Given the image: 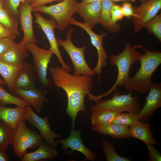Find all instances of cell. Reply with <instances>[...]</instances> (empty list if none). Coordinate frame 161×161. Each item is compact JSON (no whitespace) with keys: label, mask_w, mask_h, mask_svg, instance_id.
Returning <instances> with one entry per match:
<instances>
[{"label":"cell","mask_w":161,"mask_h":161,"mask_svg":"<svg viewBox=\"0 0 161 161\" xmlns=\"http://www.w3.org/2000/svg\"><path fill=\"white\" fill-rule=\"evenodd\" d=\"M129 130L131 137L140 140L146 145H159L153 137L149 122L138 121L134 125L129 126Z\"/></svg>","instance_id":"cell-22"},{"label":"cell","mask_w":161,"mask_h":161,"mask_svg":"<svg viewBox=\"0 0 161 161\" xmlns=\"http://www.w3.org/2000/svg\"><path fill=\"white\" fill-rule=\"evenodd\" d=\"M34 15L35 18L34 22L40 26L46 35L50 44V49L56 56L62 67L70 72L72 70V68L64 60L55 36L54 30L57 27L55 21L52 18L47 20L38 12H35Z\"/></svg>","instance_id":"cell-10"},{"label":"cell","mask_w":161,"mask_h":161,"mask_svg":"<svg viewBox=\"0 0 161 161\" xmlns=\"http://www.w3.org/2000/svg\"><path fill=\"white\" fill-rule=\"evenodd\" d=\"M62 0H32L30 2L31 7L33 8L45 5L46 4L56 1Z\"/></svg>","instance_id":"cell-39"},{"label":"cell","mask_w":161,"mask_h":161,"mask_svg":"<svg viewBox=\"0 0 161 161\" xmlns=\"http://www.w3.org/2000/svg\"><path fill=\"white\" fill-rule=\"evenodd\" d=\"M103 0H83L80 3L81 4L87 3L101 2Z\"/></svg>","instance_id":"cell-41"},{"label":"cell","mask_w":161,"mask_h":161,"mask_svg":"<svg viewBox=\"0 0 161 161\" xmlns=\"http://www.w3.org/2000/svg\"><path fill=\"white\" fill-rule=\"evenodd\" d=\"M133 8L134 16L131 18L134 32L137 33L141 30L145 23L157 15L161 8V0H148Z\"/></svg>","instance_id":"cell-11"},{"label":"cell","mask_w":161,"mask_h":161,"mask_svg":"<svg viewBox=\"0 0 161 161\" xmlns=\"http://www.w3.org/2000/svg\"><path fill=\"white\" fill-rule=\"evenodd\" d=\"M135 45L131 46L129 42H127L123 51L119 54H111L110 56V64L115 65L117 68L118 75L117 79L112 87L106 92L99 95H92L90 97V100L95 103L103 97L111 94L118 86H123L130 77L129 71L132 65L138 61L140 52L136 49Z\"/></svg>","instance_id":"cell-3"},{"label":"cell","mask_w":161,"mask_h":161,"mask_svg":"<svg viewBox=\"0 0 161 161\" xmlns=\"http://www.w3.org/2000/svg\"><path fill=\"white\" fill-rule=\"evenodd\" d=\"M16 36L7 30L0 23V38L9 37L14 39L16 38Z\"/></svg>","instance_id":"cell-38"},{"label":"cell","mask_w":161,"mask_h":161,"mask_svg":"<svg viewBox=\"0 0 161 161\" xmlns=\"http://www.w3.org/2000/svg\"><path fill=\"white\" fill-rule=\"evenodd\" d=\"M121 7L124 17L129 18L134 16L133 7L131 3L128 2H123Z\"/></svg>","instance_id":"cell-37"},{"label":"cell","mask_w":161,"mask_h":161,"mask_svg":"<svg viewBox=\"0 0 161 161\" xmlns=\"http://www.w3.org/2000/svg\"><path fill=\"white\" fill-rule=\"evenodd\" d=\"M25 46L33 58V65L36 72L39 88L47 92L53 85L52 80L47 77V73L48 65L53 54L50 49H42L32 43H27Z\"/></svg>","instance_id":"cell-4"},{"label":"cell","mask_w":161,"mask_h":161,"mask_svg":"<svg viewBox=\"0 0 161 161\" xmlns=\"http://www.w3.org/2000/svg\"><path fill=\"white\" fill-rule=\"evenodd\" d=\"M15 132L12 129L4 122L0 121V149L6 150L12 143Z\"/></svg>","instance_id":"cell-27"},{"label":"cell","mask_w":161,"mask_h":161,"mask_svg":"<svg viewBox=\"0 0 161 161\" xmlns=\"http://www.w3.org/2000/svg\"><path fill=\"white\" fill-rule=\"evenodd\" d=\"M139 113L129 112L127 113H119L113 123L126 126H133L139 120Z\"/></svg>","instance_id":"cell-31"},{"label":"cell","mask_w":161,"mask_h":161,"mask_svg":"<svg viewBox=\"0 0 161 161\" xmlns=\"http://www.w3.org/2000/svg\"><path fill=\"white\" fill-rule=\"evenodd\" d=\"M32 10L30 2L27 1L21 3L18 8V19L24 33L20 43L24 45L28 42L36 44L38 42L34 33Z\"/></svg>","instance_id":"cell-13"},{"label":"cell","mask_w":161,"mask_h":161,"mask_svg":"<svg viewBox=\"0 0 161 161\" xmlns=\"http://www.w3.org/2000/svg\"><path fill=\"white\" fill-rule=\"evenodd\" d=\"M58 152L54 148L43 140L35 151L26 153L21 158V161H38L43 159L53 160L58 157Z\"/></svg>","instance_id":"cell-20"},{"label":"cell","mask_w":161,"mask_h":161,"mask_svg":"<svg viewBox=\"0 0 161 161\" xmlns=\"http://www.w3.org/2000/svg\"><path fill=\"white\" fill-rule=\"evenodd\" d=\"M0 23L8 31L16 35H19L17 19L11 16L4 7L0 9Z\"/></svg>","instance_id":"cell-28"},{"label":"cell","mask_w":161,"mask_h":161,"mask_svg":"<svg viewBox=\"0 0 161 161\" xmlns=\"http://www.w3.org/2000/svg\"><path fill=\"white\" fill-rule=\"evenodd\" d=\"M101 8L99 16V22L103 27L111 33L120 31L121 24H114L112 21L111 10L114 3L111 0H103L101 2Z\"/></svg>","instance_id":"cell-24"},{"label":"cell","mask_w":161,"mask_h":161,"mask_svg":"<svg viewBox=\"0 0 161 161\" xmlns=\"http://www.w3.org/2000/svg\"><path fill=\"white\" fill-rule=\"evenodd\" d=\"M24 65H13L0 61V74L3 77L9 90L13 95L14 83L16 77Z\"/></svg>","instance_id":"cell-25"},{"label":"cell","mask_w":161,"mask_h":161,"mask_svg":"<svg viewBox=\"0 0 161 161\" xmlns=\"http://www.w3.org/2000/svg\"><path fill=\"white\" fill-rule=\"evenodd\" d=\"M148 92L145 103L139 112V121H147L155 111L161 107V83L154 84Z\"/></svg>","instance_id":"cell-14"},{"label":"cell","mask_w":161,"mask_h":161,"mask_svg":"<svg viewBox=\"0 0 161 161\" xmlns=\"http://www.w3.org/2000/svg\"><path fill=\"white\" fill-rule=\"evenodd\" d=\"M26 120L23 119L18 122L11 143L15 154L20 158L28 148H35L43 140L40 134L27 127Z\"/></svg>","instance_id":"cell-8"},{"label":"cell","mask_w":161,"mask_h":161,"mask_svg":"<svg viewBox=\"0 0 161 161\" xmlns=\"http://www.w3.org/2000/svg\"><path fill=\"white\" fill-rule=\"evenodd\" d=\"M136 46L137 48L142 49L145 52L139 56L138 60L140 63L139 69L134 76L130 77L123 86L129 92L137 91L141 94L146 93L154 84L152 76L161 64V52L158 50H149L141 45Z\"/></svg>","instance_id":"cell-2"},{"label":"cell","mask_w":161,"mask_h":161,"mask_svg":"<svg viewBox=\"0 0 161 161\" xmlns=\"http://www.w3.org/2000/svg\"><path fill=\"white\" fill-rule=\"evenodd\" d=\"M90 116L92 125L96 127L113 123L119 113L109 109H102L92 112Z\"/></svg>","instance_id":"cell-26"},{"label":"cell","mask_w":161,"mask_h":161,"mask_svg":"<svg viewBox=\"0 0 161 161\" xmlns=\"http://www.w3.org/2000/svg\"><path fill=\"white\" fill-rule=\"evenodd\" d=\"M32 0H4L3 7L12 17L18 19V8L21 3L25 1L31 2Z\"/></svg>","instance_id":"cell-33"},{"label":"cell","mask_w":161,"mask_h":161,"mask_svg":"<svg viewBox=\"0 0 161 161\" xmlns=\"http://www.w3.org/2000/svg\"><path fill=\"white\" fill-rule=\"evenodd\" d=\"M8 160V157L6 150L0 149V161Z\"/></svg>","instance_id":"cell-40"},{"label":"cell","mask_w":161,"mask_h":161,"mask_svg":"<svg viewBox=\"0 0 161 161\" xmlns=\"http://www.w3.org/2000/svg\"><path fill=\"white\" fill-rule=\"evenodd\" d=\"M4 7V2L0 0V9L3 7Z\"/></svg>","instance_id":"cell-44"},{"label":"cell","mask_w":161,"mask_h":161,"mask_svg":"<svg viewBox=\"0 0 161 161\" xmlns=\"http://www.w3.org/2000/svg\"><path fill=\"white\" fill-rule=\"evenodd\" d=\"M81 4V3H80ZM101 2L81 4L78 13L92 29L99 22Z\"/></svg>","instance_id":"cell-19"},{"label":"cell","mask_w":161,"mask_h":161,"mask_svg":"<svg viewBox=\"0 0 161 161\" xmlns=\"http://www.w3.org/2000/svg\"><path fill=\"white\" fill-rule=\"evenodd\" d=\"M92 129L101 135H107L114 139H120L131 138L129 127L120 124L112 123L96 127Z\"/></svg>","instance_id":"cell-23"},{"label":"cell","mask_w":161,"mask_h":161,"mask_svg":"<svg viewBox=\"0 0 161 161\" xmlns=\"http://www.w3.org/2000/svg\"><path fill=\"white\" fill-rule=\"evenodd\" d=\"M104 155L107 161H131L129 158L120 156L116 152L113 143L108 140H104L102 141Z\"/></svg>","instance_id":"cell-30"},{"label":"cell","mask_w":161,"mask_h":161,"mask_svg":"<svg viewBox=\"0 0 161 161\" xmlns=\"http://www.w3.org/2000/svg\"><path fill=\"white\" fill-rule=\"evenodd\" d=\"M0 84V105L3 106L12 104L19 107H25L30 105L28 102L22 100L7 92Z\"/></svg>","instance_id":"cell-29"},{"label":"cell","mask_w":161,"mask_h":161,"mask_svg":"<svg viewBox=\"0 0 161 161\" xmlns=\"http://www.w3.org/2000/svg\"><path fill=\"white\" fill-rule=\"evenodd\" d=\"M143 27L147 28L148 32L154 35L161 42V13L156 15L145 23Z\"/></svg>","instance_id":"cell-32"},{"label":"cell","mask_w":161,"mask_h":161,"mask_svg":"<svg viewBox=\"0 0 161 161\" xmlns=\"http://www.w3.org/2000/svg\"><path fill=\"white\" fill-rule=\"evenodd\" d=\"M37 80L36 72L33 64L26 63L16 77L14 83V90H27L36 88Z\"/></svg>","instance_id":"cell-17"},{"label":"cell","mask_w":161,"mask_h":161,"mask_svg":"<svg viewBox=\"0 0 161 161\" xmlns=\"http://www.w3.org/2000/svg\"><path fill=\"white\" fill-rule=\"evenodd\" d=\"M74 30L72 28L68 29L66 33V38L65 40L57 38L58 45L63 48L69 56L74 67V75L79 76L85 75L94 76L96 73L88 65L85 58L84 53L86 46L78 47L72 42V37Z\"/></svg>","instance_id":"cell-7"},{"label":"cell","mask_w":161,"mask_h":161,"mask_svg":"<svg viewBox=\"0 0 161 161\" xmlns=\"http://www.w3.org/2000/svg\"><path fill=\"white\" fill-rule=\"evenodd\" d=\"M139 1L141 2L142 3L144 2L147 1L148 0H138Z\"/></svg>","instance_id":"cell-45"},{"label":"cell","mask_w":161,"mask_h":161,"mask_svg":"<svg viewBox=\"0 0 161 161\" xmlns=\"http://www.w3.org/2000/svg\"><path fill=\"white\" fill-rule=\"evenodd\" d=\"M28 55L25 45L14 42L7 51L0 55V61L12 65H23L27 63L25 60Z\"/></svg>","instance_id":"cell-18"},{"label":"cell","mask_w":161,"mask_h":161,"mask_svg":"<svg viewBox=\"0 0 161 161\" xmlns=\"http://www.w3.org/2000/svg\"><path fill=\"white\" fill-rule=\"evenodd\" d=\"M50 72L55 86L63 89L67 95L68 104L66 113L71 120V129H75V123L78 113L82 111L86 114L84 98L92 90L93 81L92 76L72 75L58 66H50Z\"/></svg>","instance_id":"cell-1"},{"label":"cell","mask_w":161,"mask_h":161,"mask_svg":"<svg viewBox=\"0 0 161 161\" xmlns=\"http://www.w3.org/2000/svg\"><path fill=\"white\" fill-rule=\"evenodd\" d=\"M47 92L36 87L34 88L22 90L15 89L14 95L31 105L38 113L41 112L45 102H50L46 96Z\"/></svg>","instance_id":"cell-16"},{"label":"cell","mask_w":161,"mask_h":161,"mask_svg":"<svg viewBox=\"0 0 161 161\" xmlns=\"http://www.w3.org/2000/svg\"><path fill=\"white\" fill-rule=\"evenodd\" d=\"M114 92L112 98L100 100L90 107V110L92 112L102 109L110 110L118 113L139 112L140 105L136 94L134 96L131 92L126 95H121V92L117 89Z\"/></svg>","instance_id":"cell-6"},{"label":"cell","mask_w":161,"mask_h":161,"mask_svg":"<svg viewBox=\"0 0 161 161\" xmlns=\"http://www.w3.org/2000/svg\"><path fill=\"white\" fill-rule=\"evenodd\" d=\"M1 1H2L3 2L4 1V0H1Z\"/></svg>","instance_id":"cell-46"},{"label":"cell","mask_w":161,"mask_h":161,"mask_svg":"<svg viewBox=\"0 0 161 161\" xmlns=\"http://www.w3.org/2000/svg\"><path fill=\"white\" fill-rule=\"evenodd\" d=\"M0 84L4 86L6 85V83L3 80L0 78Z\"/></svg>","instance_id":"cell-43"},{"label":"cell","mask_w":161,"mask_h":161,"mask_svg":"<svg viewBox=\"0 0 161 161\" xmlns=\"http://www.w3.org/2000/svg\"><path fill=\"white\" fill-rule=\"evenodd\" d=\"M81 5L76 0H63L56 4L45 5L32 8V12H40L47 14L56 21L58 30H64L69 24L73 14L78 12Z\"/></svg>","instance_id":"cell-5"},{"label":"cell","mask_w":161,"mask_h":161,"mask_svg":"<svg viewBox=\"0 0 161 161\" xmlns=\"http://www.w3.org/2000/svg\"><path fill=\"white\" fill-rule=\"evenodd\" d=\"M69 24L81 27L89 35L91 43L96 49L98 54L97 63L95 67L93 69L99 76L101 73L102 68L106 66V61L109 58V56L103 45V40L106 36V33L103 32L100 34H97L87 24L77 21L73 17L71 19Z\"/></svg>","instance_id":"cell-12"},{"label":"cell","mask_w":161,"mask_h":161,"mask_svg":"<svg viewBox=\"0 0 161 161\" xmlns=\"http://www.w3.org/2000/svg\"><path fill=\"white\" fill-rule=\"evenodd\" d=\"M81 131L71 129L70 133L67 138L57 141L62 144V149L64 151L68 148L71 151H76L82 153L85 157V160L93 161L97 157V155L87 148L83 143L81 137Z\"/></svg>","instance_id":"cell-15"},{"label":"cell","mask_w":161,"mask_h":161,"mask_svg":"<svg viewBox=\"0 0 161 161\" xmlns=\"http://www.w3.org/2000/svg\"><path fill=\"white\" fill-rule=\"evenodd\" d=\"M111 15L112 21L114 24H116L117 21L121 20L124 16L121 6L114 4L111 10Z\"/></svg>","instance_id":"cell-34"},{"label":"cell","mask_w":161,"mask_h":161,"mask_svg":"<svg viewBox=\"0 0 161 161\" xmlns=\"http://www.w3.org/2000/svg\"><path fill=\"white\" fill-rule=\"evenodd\" d=\"M25 119L32 126L37 128L40 132L42 138L44 139L49 145L57 148L59 144L55 139L61 138V135L54 132L51 129L49 123V118L47 116L41 117L37 115L32 109L30 105L25 107Z\"/></svg>","instance_id":"cell-9"},{"label":"cell","mask_w":161,"mask_h":161,"mask_svg":"<svg viewBox=\"0 0 161 161\" xmlns=\"http://www.w3.org/2000/svg\"><path fill=\"white\" fill-rule=\"evenodd\" d=\"M112 1L114 2H118L120 1L124 2H135L137 0H111Z\"/></svg>","instance_id":"cell-42"},{"label":"cell","mask_w":161,"mask_h":161,"mask_svg":"<svg viewBox=\"0 0 161 161\" xmlns=\"http://www.w3.org/2000/svg\"><path fill=\"white\" fill-rule=\"evenodd\" d=\"M14 42V39L12 38H0V55L7 51Z\"/></svg>","instance_id":"cell-36"},{"label":"cell","mask_w":161,"mask_h":161,"mask_svg":"<svg viewBox=\"0 0 161 161\" xmlns=\"http://www.w3.org/2000/svg\"><path fill=\"white\" fill-rule=\"evenodd\" d=\"M25 107L8 108L0 105V120L8 124L15 132L18 122L25 119Z\"/></svg>","instance_id":"cell-21"},{"label":"cell","mask_w":161,"mask_h":161,"mask_svg":"<svg viewBox=\"0 0 161 161\" xmlns=\"http://www.w3.org/2000/svg\"><path fill=\"white\" fill-rule=\"evenodd\" d=\"M148 150V161H161V155L160 152L155 148L154 145H146Z\"/></svg>","instance_id":"cell-35"}]
</instances>
